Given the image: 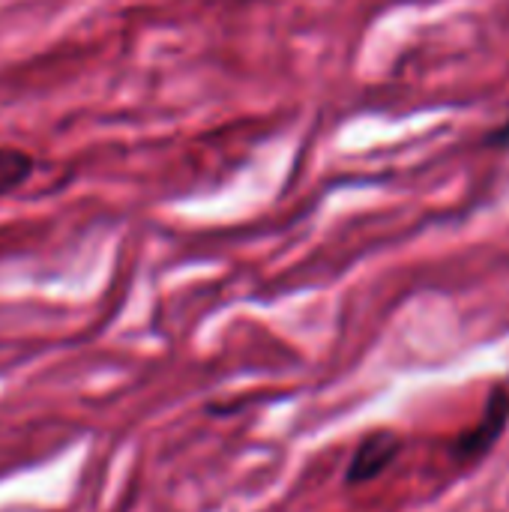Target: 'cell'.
Instances as JSON below:
<instances>
[{
	"label": "cell",
	"mask_w": 509,
	"mask_h": 512,
	"mask_svg": "<svg viewBox=\"0 0 509 512\" xmlns=\"http://www.w3.org/2000/svg\"><path fill=\"white\" fill-rule=\"evenodd\" d=\"M509 426V387L501 384L492 390L486 411L480 417V423L468 432H462L453 444H450V456L456 468H471L477 465L483 456L492 453V447L501 441V435L507 432Z\"/></svg>",
	"instance_id": "1"
},
{
	"label": "cell",
	"mask_w": 509,
	"mask_h": 512,
	"mask_svg": "<svg viewBox=\"0 0 509 512\" xmlns=\"http://www.w3.org/2000/svg\"><path fill=\"white\" fill-rule=\"evenodd\" d=\"M483 147H489V150H504L509 153V114L495 126V129H489L486 135H483Z\"/></svg>",
	"instance_id": "4"
},
{
	"label": "cell",
	"mask_w": 509,
	"mask_h": 512,
	"mask_svg": "<svg viewBox=\"0 0 509 512\" xmlns=\"http://www.w3.org/2000/svg\"><path fill=\"white\" fill-rule=\"evenodd\" d=\"M33 177H36V159L21 147L0 144V198L21 192Z\"/></svg>",
	"instance_id": "3"
},
{
	"label": "cell",
	"mask_w": 509,
	"mask_h": 512,
	"mask_svg": "<svg viewBox=\"0 0 509 512\" xmlns=\"http://www.w3.org/2000/svg\"><path fill=\"white\" fill-rule=\"evenodd\" d=\"M402 450H405V444H402V438L396 432H390V429L369 432L357 444V450H354V456L348 462L345 483L348 486H366V483L381 480L396 465V459L402 456Z\"/></svg>",
	"instance_id": "2"
}]
</instances>
